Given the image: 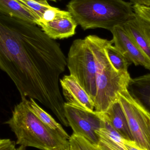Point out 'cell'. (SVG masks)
I'll list each match as a JSON object with an SVG mask.
<instances>
[{
  "label": "cell",
  "mask_w": 150,
  "mask_h": 150,
  "mask_svg": "<svg viewBox=\"0 0 150 150\" xmlns=\"http://www.w3.org/2000/svg\"><path fill=\"white\" fill-rule=\"evenodd\" d=\"M66 67L60 44L41 28L0 13V68L13 81L21 98L37 100L69 127L59 86Z\"/></svg>",
  "instance_id": "6da1fadb"
},
{
  "label": "cell",
  "mask_w": 150,
  "mask_h": 150,
  "mask_svg": "<svg viewBox=\"0 0 150 150\" xmlns=\"http://www.w3.org/2000/svg\"><path fill=\"white\" fill-rule=\"evenodd\" d=\"M26 99L21 98L4 122L15 134L16 144L41 150H70L69 140L44 124L29 109Z\"/></svg>",
  "instance_id": "7a4b0ae2"
},
{
  "label": "cell",
  "mask_w": 150,
  "mask_h": 150,
  "mask_svg": "<svg viewBox=\"0 0 150 150\" xmlns=\"http://www.w3.org/2000/svg\"><path fill=\"white\" fill-rule=\"evenodd\" d=\"M67 7L84 30L102 28L111 31L136 15L133 5L124 0H70Z\"/></svg>",
  "instance_id": "3957f363"
},
{
  "label": "cell",
  "mask_w": 150,
  "mask_h": 150,
  "mask_svg": "<svg viewBox=\"0 0 150 150\" xmlns=\"http://www.w3.org/2000/svg\"><path fill=\"white\" fill-rule=\"evenodd\" d=\"M85 38L96 62L97 93L94 100V111L102 113L119 100L120 93L127 89L131 78L129 72L120 73L113 67L105 51L108 40L95 35Z\"/></svg>",
  "instance_id": "277c9868"
},
{
  "label": "cell",
  "mask_w": 150,
  "mask_h": 150,
  "mask_svg": "<svg viewBox=\"0 0 150 150\" xmlns=\"http://www.w3.org/2000/svg\"><path fill=\"white\" fill-rule=\"evenodd\" d=\"M67 62L70 75L77 79L94 101L97 93L96 62L86 38L73 41Z\"/></svg>",
  "instance_id": "5b68a950"
},
{
  "label": "cell",
  "mask_w": 150,
  "mask_h": 150,
  "mask_svg": "<svg viewBox=\"0 0 150 150\" xmlns=\"http://www.w3.org/2000/svg\"><path fill=\"white\" fill-rule=\"evenodd\" d=\"M119 100L126 115L133 141L142 149L150 150V113L129 92L119 94Z\"/></svg>",
  "instance_id": "8992f818"
},
{
  "label": "cell",
  "mask_w": 150,
  "mask_h": 150,
  "mask_svg": "<svg viewBox=\"0 0 150 150\" xmlns=\"http://www.w3.org/2000/svg\"><path fill=\"white\" fill-rule=\"evenodd\" d=\"M65 116L73 134L83 137L97 146L98 137L96 131L101 128L102 120L99 113L90 111L65 102Z\"/></svg>",
  "instance_id": "52a82bcc"
},
{
  "label": "cell",
  "mask_w": 150,
  "mask_h": 150,
  "mask_svg": "<svg viewBox=\"0 0 150 150\" xmlns=\"http://www.w3.org/2000/svg\"><path fill=\"white\" fill-rule=\"evenodd\" d=\"M111 32L114 46L131 63L150 70V59L132 40L122 25L116 26Z\"/></svg>",
  "instance_id": "ba28073f"
},
{
  "label": "cell",
  "mask_w": 150,
  "mask_h": 150,
  "mask_svg": "<svg viewBox=\"0 0 150 150\" xmlns=\"http://www.w3.org/2000/svg\"><path fill=\"white\" fill-rule=\"evenodd\" d=\"M77 24L68 11L62 10L54 20L47 23H39L38 26L52 39H63L75 35Z\"/></svg>",
  "instance_id": "9c48e42d"
},
{
  "label": "cell",
  "mask_w": 150,
  "mask_h": 150,
  "mask_svg": "<svg viewBox=\"0 0 150 150\" xmlns=\"http://www.w3.org/2000/svg\"><path fill=\"white\" fill-rule=\"evenodd\" d=\"M60 83L67 103L89 111H94V101L74 76L65 75L60 79Z\"/></svg>",
  "instance_id": "30bf717a"
},
{
  "label": "cell",
  "mask_w": 150,
  "mask_h": 150,
  "mask_svg": "<svg viewBox=\"0 0 150 150\" xmlns=\"http://www.w3.org/2000/svg\"><path fill=\"white\" fill-rule=\"evenodd\" d=\"M122 26L150 59V25L136 14L134 18Z\"/></svg>",
  "instance_id": "8fae6325"
},
{
  "label": "cell",
  "mask_w": 150,
  "mask_h": 150,
  "mask_svg": "<svg viewBox=\"0 0 150 150\" xmlns=\"http://www.w3.org/2000/svg\"><path fill=\"white\" fill-rule=\"evenodd\" d=\"M100 117L102 120V125L101 128L96 131L98 137V143L96 146L98 149L127 150L124 145V138L107 121Z\"/></svg>",
  "instance_id": "7c38bea8"
},
{
  "label": "cell",
  "mask_w": 150,
  "mask_h": 150,
  "mask_svg": "<svg viewBox=\"0 0 150 150\" xmlns=\"http://www.w3.org/2000/svg\"><path fill=\"white\" fill-rule=\"evenodd\" d=\"M100 115L123 138L133 141L127 120L119 100L115 101L105 112Z\"/></svg>",
  "instance_id": "4fadbf2b"
},
{
  "label": "cell",
  "mask_w": 150,
  "mask_h": 150,
  "mask_svg": "<svg viewBox=\"0 0 150 150\" xmlns=\"http://www.w3.org/2000/svg\"><path fill=\"white\" fill-rule=\"evenodd\" d=\"M127 90L131 96L150 113V74L131 78Z\"/></svg>",
  "instance_id": "5bb4252c"
},
{
  "label": "cell",
  "mask_w": 150,
  "mask_h": 150,
  "mask_svg": "<svg viewBox=\"0 0 150 150\" xmlns=\"http://www.w3.org/2000/svg\"><path fill=\"white\" fill-rule=\"evenodd\" d=\"M0 13L37 25L40 20L32 11L16 0H0Z\"/></svg>",
  "instance_id": "9a60e30c"
},
{
  "label": "cell",
  "mask_w": 150,
  "mask_h": 150,
  "mask_svg": "<svg viewBox=\"0 0 150 150\" xmlns=\"http://www.w3.org/2000/svg\"><path fill=\"white\" fill-rule=\"evenodd\" d=\"M26 103L29 109L44 124L52 130L57 132L65 139L70 140V136L65 131L61 125L58 123L50 115L39 106L35 102L34 99L32 98H30L29 100L26 99Z\"/></svg>",
  "instance_id": "2e32d148"
},
{
  "label": "cell",
  "mask_w": 150,
  "mask_h": 150,
  "mask_svg": "<svg viewBox=\"0 0 150 150\" xmlns=\"http://www.w3.org/2000/svg\"><path fill=\"white\" fill-rule=\"evenodd\" d=\"M113 44L112 40H108L105 46L106 52L110 62L116 71L127 73L129 67L132 63Z\"/></svg>",
  "instance_id": "e0dca14e"
},
{
  "label": "cell",
  "mask_w": 150,
  "mask_h": 150,
  "mask_svg": "<svg viewBox=\"0 0 150 150\" xmlns=\"http://www.w3.org/2000/svg\"><path fill=\"white\" fill-rule=\"evenodd\" d=\"M32 11L40 19L46 10L52 6L48 4L47 0L38 1L37 0H16Z\"/></svg>",
  "instance_id": "ac0fdd59"
},
{
  "label": "cell",
  "mask_w": 150,
  "mask_h": 150,
  "mask_svg": "<svg viewBox=\"0 0 150 150\" xmlns=\"http://www.w3.org/2000/svg\"><path fill=\"white\" fill-rule=\"evenodd\" d=\"M69 142L70 146L78 150H99L90 141L79 135L72 134Z\"/></svg>",
  "instance_id": "d6986e66"
},
{
  "label": "cell",
  "mask_w": 150,
  "mask_h": 150,
  "mask_svg": "<svg viewBox=\"0 0 150 150\" xmlns=\"http://www.w3.org/2000/svg\"><path fill=\"white\" fill-rule=\"evenodd\" d=\"M133 8L135 14L150 25V7L135 4Z\"/></svg>",
  "instance_id": "ffe728a7"
},
{
  "label": "cell",
  "mask_w": 150,
  "mask_h": 150,
  "mask_svg": "<svg viewBox=\"0 0 150 150\" xmlns=\"http://www.w3.org/2000/svg\"><path fill=\"white\" fill-rule=\"evenodd\" d=\"M60 10H61L58 8L53 6L49 8L46 10L42 15L41 18L40 19L38 25L39 23H47L54 20Z\"/></svg>",
  "instance_id": "44dd1931"
},
{
  "label": "cell",
  "mask_w": 150,
  "mask_h": 150,
  "mask_svg": "<svg viewBox=\"0 0 150 150\" xmlns=\"http://www.w3.org/2000/svg\"><path fill=\"white\" fill-rule=\"evenodd\" d=\"M0 150H17L16 148V143L9 139L0 140Z\"/></svg>",
  "instance_id": "7402d4cb"
},
{
  "label": "cell",
  "mask_w": 150,
  "mask_h": 150,
  "mask_svg": "<svg viewBox=\"0 0 150 150\" xmlns=\"http://www.w3.org/2000/svg\"><path fill=\"white\" fill-rule=\"evenodd\" d=\"M124 145L127 150H145L138 146L136 143L133 140L123 139Z\"/></svg>",
  "instance_id": "603a6c76"
},
{
  "label": "cell",
  "mask_w": 150,
  "mask_h": 150,
  "mask_svg": "<svg viewBox=\"0 0 150 150\" xmlns=\"http://www.w3.org/2000/svg\"><path fill=\"white\" fill-rule=\"evenodd\" d=\"M129 2L133 5L139 4L150 7V0H130Z\"/></svg>",
  "instance_id": "cb8c5ba5"
},
{
  "label": "cell",
  "mask_w": 150,
  "mask_h": 150,
  "mask_svg": "<svg viewBox=\"0 0 150 150\" xmlns=\"http://www.w3.org/2000/svg\"><path fill=\"white\" fill-rule=\"evenodd\" d=\"M26 147H24V146H20L19 148L17 149V150H26Z\"/></svg>",
  "instance_id": "d4e9b609"
},
{
  "label": "cell",
  "mask_w": 150,
  "mask_h": 150,
  "mask_svg": "<svg viewBox=\"0 0 150 150\" xmlns=\"http://www.w3.org/2000/svg\"><path fill=\"white\" fill-rule=\"evenodd\" d=\"M70 150H78L77 149H75V148H74V147H72V146H70Z\"/></svg>",
  "instance_id": "484cf974"
},
{
  "label": "cell",
  "mask_w": 150,
  "mask_h": 150,
  "mask_svg": "<svg viewBox=\"0 0 150 150\" xmlns=\"http://www.w3.org/2000/svg\"><path fill=\"white\" fill-rule=\"evenodd\" d=\"M48 1H52L53 2H57V1H60V0H48Z\"/></svg>",
  "instance_id": "4316f807"
},
{
  "label": "cell",
  "mask_w": 150,
  "mask_h": 150,
  "mask_svg": "<svg viewBox=\"0 0 150 150\" xmlns=\"http://www.w3.org/2000/svg\"><path fill=\"white\" fill-rule=\"evenodd\" d=\"M37 1H45V0H37Z\"/></svg>",
  "instance_id": "83f0119b"
}]
</instances>
